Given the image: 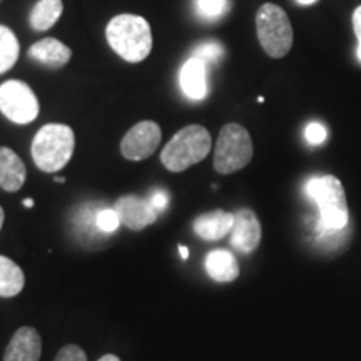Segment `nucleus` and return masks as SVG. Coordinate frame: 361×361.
<instances>
[{
  "mask_svg": "<svg viewBox=\"0 0 361 361\" xmlns=\"http://www.w3.org/2000/svg\"><path fill=\"white\" fill-rule=\"evenodd\" d=\"M211 134L202 126L191 124L178 130L161 151V162L171 173H183L209 154Z\"/></svg>",
  "mask_w": 361,
  "mask_h": 361,
  "instance_id": "obj_3",
  "label": "nucleus"
},
{
  "mask_svg": "<svg viewBox=\"0 0 361 361\" xmlns=\"http://www.w3.org/2000/svg\"><path fill=\"white\" fill-rule=\"evenodd\" d=\"M20 45L16 34L6 25H0V74H6L16 66L19 59Z\"/></svg>",
  "mask_w": 361,
  "mask_h": 361,
  "instance_id": "obj_19",
  "label": "nucleus"
},
{
  "mask_svg": "<svg viewBox=\"0 0 361 361\" xmlns=\"http://www.w3.org/2000/svg\"><path fill=\"white\" fill-rule=\"evenodd\" d=\"M358 59L361 61V45H358Z\"/></svg>",
  "mask_w": 361,
  "mask_h": 361,
  "instance_id": "obj_33",
  "label": "nucleus"
},
{
  "mask_svg": "<svg viewBox=\"0 0 361 361\" xmlns=\"http://www.w3.org/2000/svg\"><path fill=\"white\" fill-rule=\"evenodd\" d=\"M119 216L116 214L114 209H104L97 214V228L102 233H114L119 228Z\"/></svg>",
  "mask_w": 361,
  "mask_h": 361,
  "instance_id": "obj_22",
  "label": "nucleus"
},
{
  "mask_svg": "<svg viewBox=\"0 0 361 361\" xmlns=\"http://www.w3.org/2000/svg\"><path fill=\"white\" fill-rule=\"evenodd\" d=\"M22 204H24L25 207H34V201L30 200V197H25V200L22 201Z\"/></svg>",
  "mask_w": 361,
  "mask_h": 361,
  "instance_id": "obj_29",
  "label": "nucleus"
},
{
  "mask_svg": "<svg viewBox=\"0 0 361 361\" xmlns=\"http://www.w3.org/2000/svg\"><path fill=\"white\" fill-rule=\"evenodd\" d=\"M353 29L356 39H358V45H361V6L356 7L353 12Z\"/></svg>",
  "mask_w": 361,
  "mask_h": 361,
  "instance_id": "obj_26",
  "label": "nucleus"
},
{
  "mask_svg": "<svg viewBox=\"0 0 361 361\" xmlns=\"http://www.w3.org/2000/svg\"><path fill=\"white\" fill-rule=\"evenodd\" d=\"M62 12H64L62 0H39L34 6L32 12H30V27L37 32H45V30L52 29L56 25V22L61 19Z\"/></svg>",
  "mask_w": 361,
  "mask_h": 361,
  "instance_id": "obj_17",
  "label": "nucleus"
},
{
  "mask_svg": "<svg viewBox=\"0 0 361 361\" xmlns=\"http://www.w3.org/2000/svg\"><path fill=\"white\" fill-rule=\"evenodd\" d=\"M54 361H87V355L78 345H67L64 348L59 350Z\"/></svg>",
  "mask_w": 361,
  "mask_h": 361,
  "instance_id": "obj_23",
  "label": "nucleus"
},
{
  "mask_svg": "<svg viewBox=\"0 0 361 361\" xmlns=\"http://www.w3.org/2000/svg\"><path fill=\"white\" fill-rule=\"evenodd\" d=\"M27 178L25 164L11 147H0V188L7 192H17Z\"/></svg>",
  "mask_w": 361,
  "mask_h": 361,
  "instance_id": "obj_14",
  "label": "nucleus"
},
{
  "mask_svg": "<svg viewBox=\"0 0 361 361\" xmlns=\"http://www.w3.org/2000/svg\"><path fill=\"white\" fill-rule=\"evenodd\" d=\"M300 4H303V6H310V4H314L316 0H298Z\"/></svg>",
  "mask_w": 361,
  "mask_h": 361,
  "instance_id": "obj_31",
  "label": "nucleus"
},
{
  "mask_svg": "<svg viewBox=\"0 0 361 361\" xmlns=\"http://www.w3.org/2000/svg\"><path fill=\"white\" fill-rule=\"evenodd\" d=\"M306 194L319 209V233L329 236L346 228L350 211L340 179L329 174L311 178L306 183Z\"/></svg>",
  "mask_w": 361,
  "mask_h": 361,
  "instance_id": "obj_1",
  "label": "nucleus"
},
{
  "mask_svg": "<svg viewBox=\"0 0 361 361\" xmlns=\"http://www.w3.org/2000/svg\"><path fill=\"white\" fill-rule=\"evenodd\" d=\"M197 16L204 20H218L228 11V0H196Z\"/></svg>",
  "mask_w": 361,
  "mask_h": 361,
  "instance_id": "obj_21",
  "label": "nucleus"
},
{
  "mask_svg": "<svg viewBox=\"0 0 361 361\" xmlns=\"http://www.w3.org/2000/svg\"><path fill=\"white\" fill-rule=\"evenodd\" d=\"M0 112L16 124H30L39 116V99L25 82L7 80L0 85Z\"/></svg>",
  "mask_w": 361,
  "mask_h": 361,
  "instance_id": "obj_7",
  "label": "nucleus"
},
{
  "mask_svg": "<svg viewBox=\"0 0 361 361\" xmlns=\"http://www.w3.org/2000/svg\"><path fill=\"white\" fill-rule=\"evenodd\" d=\"M161 128L154 121H141L130 128L121 141V154L128 161H144L156 152L161 144Z\"/></svg>",
  "mask_w": 361,
  "mask_h": 361,
  "instance_id": "obj_8",
  "label": "nucleus"
},
{
  "mask_svg": "<svg viewBox=\"0 0 361 361\" xmlns=\"http://www.w3.org/2000/svg\"><path fill=\"white\" fill-rule=\"evenodd\" d=\"M192 57L201 59L204 64H218L221 59L224 57V47L223 44H219L218 40H204L194 49Z\"/></svg>",
  "mask_w": 361,
  "mask_h": 361,
  "instance_id": "obj_20",
  "label": "nucleus"
},
{
  "mask_svg": "<svg viewBox=\"0 0 361 361\" xmlns=\"http://www.w3.org/2000/svg\"><path fill=\"white\" fill-rule=\"evenodd\" d=\"M326 129H324L323 124L319 123H311L306 126L305 129V137L306 141H308L310 144H313V146H319V144H323L324 141H326Z\"/></svg>",
  "mask_w": 361,
  "mask_h": 361,
  "instance_id": "obj_24",
  "label": "nucleus"
},
{
  "mask_svg": "<svg viewBox=\"0 0 361 361\" xmlns=\"http://www.w3.org/2000/svg\"><path fill=\"white\" fill-rule=\"evenodd\" d=\"M54 180H56V183H66V178H59V176H56Z\"/></svg>",
  "mask_w": 361,
  "mask_h": 361,
  "instance_id": "obj_32",
  "label": "nucleus"
},
{
  "mask_svg": "<svg viewBox=\"0 0 361 361\" xmlns=\"http://www.w3.org/2000/svg\"><path fill=\"white\" fill-rule=\"evenodd\" d=\"M256 32L263 51L273 59H281L293 47V27L286 12L276 4H264L256 13Z\"/></svg>",
  "mask_w": 361,
  "mask_h": 361,
  "instance_id": "obj_5",
  "label": "nucleus"
},
{
  "mask_svg": "<svg viewBox=\"0 0 361 361\" xmlns=\"http://www.w3.org/2000/svg\"><path fill=\"white\" fill-rule=\"evenodd\" d=\"M233 224L234 214L223 209H216L197 216L194 219L192 229L196 236L204 239V241H218V239L224 238L228 233H231Z\"/></svg>",
  "mask_w": 361,
  "mask_h": 361,
  "instance_id": "obj_13",
  "label": "nucleus"
},
{
  "mask_svg": "<svg viewBox=\"0 0 361 361\" xmlns=\"http://www.w3.org/2000/svg\"><path fill=\"white\" fill-rule=\"evenodd\" d=\"M149 201H151V204L156 207L157 213H161V211H164L169 204V194L168 191H164V189H156V191L152 192V196L149 197Z\"/></svg>",
  "mask_w": 361,
  "mask_h": 361,
  "instance_id": "obj_25",
  "label": "nucleus"
},
{
  "mask_svg": "<svg viewBox=\"0 0 361 361\" xmlns=\"http://www.w3.org/2000/svg\"><path fill=\"white\" fill-rule=\"evenodd\" d=\"M179 252H180V258H183V259L189 258V251H188L186 246H179Z\"/></svg>",
  "mask_w": 361,
  "mask_h": 361,
  "instance_id": "obj_27",
  "label": "nucleus"
},
{
  "mask_svg": "<svg viewBox=\"0 0 361 361\" xmlns=\"http://www.w3.org/2000/svg\"><path fill=\"white\" fill-rule=\"evenodd\" d=\"M25 276L19 264L12 259L0 256V296L13 298L24 290Z\"/></svg>",
  "mask_w": 361,
  "mask_h": 361,
  "instance_id": "obj_18",
  "label": "nucleus"
},
{
  "mask_svg": "<svg viewBox=\"0 0 361 361\" xmlns=\"http://www.w3.org/2000/svg\"><path fill=\"white\" fill-rule=\"evenodd\" d=\"M29 56L34 61L40 62L45 67H52V69H59V67L67 66L71 61L72 51L66 44H62L59 39L45 37L35 42L32 47L29 49Z\"/></svg>",
  "mask_w": 361,
  "mask_h": 361,
  "instance_id": "obj_15",
  "label": "nucleus"
},
{
  "mask_svg": "<svg viewBox=\"0 0 361 361\" xmlns=\"http://www.w3.org/2000/svg\"><path fill=\"white\" fill-rule=\"evenodd\" d=\"M106 39L111 49L126 62L137 64L152 51V32L149 22L134 13L116 16L106 29Z\"/></svg>",
  "mask_w": 361,
  "mask_h": 361,
  "instance_id": "obj_2",
  "label": "nucleus"
},
{
  "mask_svg": "<svg viewBox=\"0 0 361 361\" xmlns=\"http://www.w3.org/2000/svg\"><path fill=\"white\" fill-rule=\"evenodd\" d=\"M42 355V340L37 329L22 326L7 345L4 361H39Z\"/></svg>",
  "mask_w": 361,
  "mask_h": 361,
  "instance_id": "obj_11",
  "label": "nucleus"
},
{
  "mask_svg": "<svg viewBox=\"0 0 361 361\" xmlns=\"http://www.w3.org/2000/svg\"><path fill=\"white\" fill-rule=\"evenodd\" d=\"M99 361H121V360L117 358L116 355H106V356H102V358H99Z\"/></svg>",
  "mask_w": 361,
  "mask_h": 361,
  "instance_id": "obj_28",
  "label": "nucleus"
},
{
  "mask_svg": "<svg viewBox=\"0 0 361 361\" xmlns=\"http://www.w3.org/2000/svg\"><path fill=\"white\" fill-rule=\"evenodd\" d=\"M179 84L184 96L191 101H202L207 96V66L201 59L191 57L180 67Z\"/></svg>",
  "mask_w": 361,
  "mask_h": 361,
  "instance_id": "obj_12",
  "label": "nucleus"
},
{
  "mask_svg": "<svg viewBox=\"0 0 361 361\" xmlns=\"http://www.w3.org/2000/svg\"><path fill=\"white\" fill-rule=\"evenodd\" d=\"M261 223L255 211L239 209L234 213V224L231 229V245L243 255H250L259 246Z\"/></svg>",
  "mask_w": 361,
  "mask_h": 361,
  "instance_id": "obj_10",
  "label": "nucleus"
},
{
  "mask_svg": "<svg viewBox=\"0 0 361 361\" xmlns=\"http://www.w3.org/2000/svg\"><path fill=\"white\" fill-rule=\"evenodd\" d=\"M114 211L119 216L121 224L133 231H142L147 226L154 224L159 214L151 201L134 196V194L119 197L114 204Z\"/></svg>",
  "mask_w": 361,
  "mask_h": 361,
  "instance_id": "obj_9",
  "label": "nucleus"
},
{
  "mask_svg": "<svg viewBox=\"0 0 361 361\" xmlns=\"http://www.w3.org/2000/svg\"><path fill=\"white\" fill-rule=\"evenodd\" d=\"M4 219H6V213H4L2 206H0V229H2V224H4Z\"/></svg>",
  "mask_w": 361,
  "mask_h": 361,
  "instance_id": "obj_30",
  "label": "nucleus"
},
{
  "mask_svg": "<svg viewBox=\"0 0 361 361\" xmlns=\"http://www.w3.org/2000/svg\"><path fill=\"white\" fill-rule=\"evenodd\" d=\"M75 149V135L66 124H45L32 141V159L44 173H59L69 164Z\"/></svg>",
  "mask_w": 361,
  "mask_h": 361,
  "instance_id": "obj_4",
  "label": "nucleus"
},
{
  "mask_svg": "<svg viewBox=\"0 0 361 361\" xmlns=\"http://www.w3.org/2000/svg\"><path fill=\"white\" fill-rule=\"evenodd\" d=\"M252 159V141L241 124H226L214 147V169L219 174H233L246 168Z\"/></svg>",
  "mask_w": 361,
  "mask_h": 361,
  "instance_id": "obj_6",
  "label": "nucleus"
},
{
  "mask_svg": "<svg viewBox=\"0 0 361 361\" xmlns=\"http://www.w3.org/2000/svg\"><path fill=\"white\" fill-rule=\"evenodd\" d=\"M206 273L218 283H231L239 276L238 261L226 250H214L206 256Z\"/></svg>",
  "mask_w": 361,
  "mask_h": 361,
  "instance_id": "obj_16",
  "label": "nucleus"
}]
</instances>
